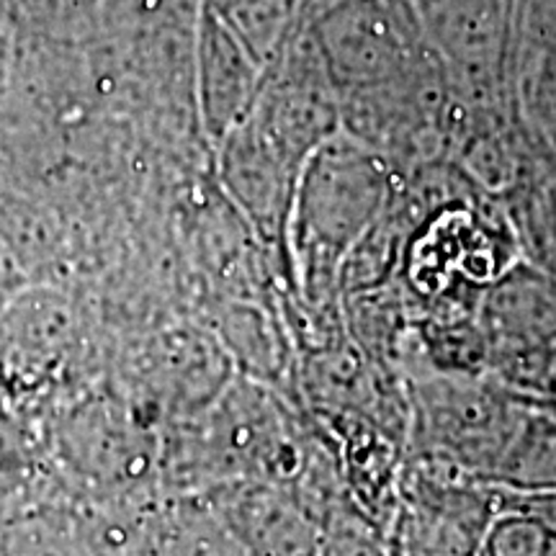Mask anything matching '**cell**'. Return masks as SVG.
<instances>
[{"mask_svg":"<svg viewBox=\"0 0 556 556\" xmlns=\"http://www.w3.org/2000/svg\"><path fill=\"white\" fill-rule=\"evenodd\" d=\"M248 556H317L319 520L287 482H238L201 495Z\"/></svg>","mask_w":556,"mask_h":556,"instance_id":"8992f818","label":"cell"},{"mask_svg":"<svg viewBox=\"0 0 556 556\" xmlns=\"http://www.w3.org/2000/svg\"><path fill=\"white\" fill-rule=\"evenodd\" d=\"M477 325L486 374L531 397L556 400V274L518 266L484 289Z\"/></svg>","mask_w":556,"mask_h":556,"instance_id":"277c9868","label":"cell"},{"mask_svg":"<svg viewBox=\"0 0 556 556\" xmlns=\"http://www.w3.org/2000/svg\"><path fill=\"white\" fill-rule=\"evenodd\" d=\"M54 471L73 495L160 500V428L109 381L83 389L41 426Z\"/></svg>","mask_w":556,"mask_h":556,"instance_id":"7a4b0ae2","label":"cell"},{"mask_svg":"<svg viewBox=\"0 0 556 556\" xmlns=\"http://www.w3.org/2000/svg\"><path fill=\"white\" fill-rule=\"evenodd\" d=\"M155 556H248L204 497H163L155 518Z\"/></svg>","mask_w":556,"mask_h":556,"instance_id":"ba28073f","label":"cell"},{"mask_svg":"<svg viewBox=\"0 0 556 556\" xmlns=\"http://www.w3.org/2000/svg\"><path fill=\"white\" fill-rule=\"evenodd\" d=\"M510 497V495H507ZM516 500L518 505H523L526 510H531L533 516L544 520V526L548 528V531L554 533L556 539V492H552V495H533V497H510Z\"/></svg>","mask_w":556,"mask_h":556,"instance_id":"30bf717a","label":"cell"},{"mask_svg":"<svg viewBox=\"0 0 556 556\" xmlns=\"http://www.w3.org/2000/svg\"><path fill=\"white\" fill-rule=\"evenodd\" d=\"M484 482L510 497L556 492V409L552 400H528Z\"/></svg>","mask_w":556,"mask_h":556,"instance_id":"52a82bcc","label":"cell"},{"mask_svg":"<svg viewBox=\"0 0 556 556\" xmlns=\"http://www.w3.org/2000/svg\"><path fill=\"white\" fill-rule=\"evenodd\" d=\"M307 443L302 407L235 374L204 409L160 428V492L201 497L238 482L294 484Z\"/></svg>","mask_w":556,"mask_h":556,"instance_id":"6da1fadb","label":"cell"},{"mask_svg":"<svg viewBox=\"0 0 556 556\" xmlns=\"http://www.w3.org/2000/svg\"><path fill=\"white\" fill-rule=\"evenodd\" d=\"M475 556H556V539L544 520L503 495V505L479 536Z\"/></svg>","mask_w":556,"mask_h":556,"instance_id":"9c48e42d","label":"cell"},{"mask_svg":"<svg viewBox=\"0 0 556 556\" xmlns=\"http://www.w3.org/2000/svg\"><path fill=\"white\" fill-rule=\"evenodd\" d=\"M235 377L214 332L173 328L119 353L106 381L157 428L204 409Z\"/></svg>","mask_w":556,"mask_h":556,"instance_id":"5b68a950","label":"cell"},{"mask_svg":"<svg viewBox=\"0 0 556 556\" xmlns=\"http://www.w3.org/2000/svg\"><path fill=\"white\" fill-rule=\"evenodd\" d=\"M405 454L454 464L482 482L531 400L490 374L420 371L405 379Z\"/></svg>","mask_w":556,"mask_h":556,"instance_id":"3957f363","label":"cell"},{"mask_svg":"<svg viewBox=\"0 0 556 556\" xmlns=\"http://www.w3.org/2000/svg\"><path fill=\"white\" fill-rule=\"evenodd\" d=\"M552 405H554V409H556V400H552Z\"/></svg>","mask_w":556,"mask_h":556,"instance_id":"8fae6325","label":"cell"}]
</instances>
